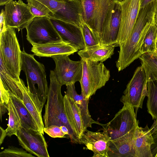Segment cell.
I'll return each instance as SVG.
<instances>
[{
	"mask_svg": "<svg viewBox=\"0 0 157 157\" xmlns=\"http://www.w3.org/2000/svg\"><path fill=\"white\" fill-rule=\"evenodd\" d=\"M157 0L140 8L131 34L127 40L120 45L118 58L116 62L118 71H122L142 55L140 49L151 26L155 24Z\"/></svg>",
	"mask_w": 157,
	"mask_h": 157,
	"instance_id": "6da1fadb",
	"label": "cell"
},
{
	"mask_svg": "<svg viewBox=\"0 0 157 157\" xmlns=\"http://www.w3.org/2000/svg\"><path fill=\"white\" fill-rule=\"evenodd\" d=\"M50 84L47 102L43 116L44 127L52 125L65 126L69 130L71 141L80 144V139L71 124L67 116L64 105V96L61 93L62 85L56 78L53 70L50 71Z\"/></svg>",
	"mask_w": 157,
	"mask_h": 157,
	"instance_id": "7a4b0ae2",
	"label": "cell"
},
{
	"mask_svg": "<svg viewBox=\"0 0 157 157\" xmlns=\"http://www.w3.org/2000/svg\"><path fill=\"white\" fill-rule=\"evenodd\" d=\"M33 54L21 52V70L26 76L28 90L42 112L47 98L48 88L44 65L35 59Z\"/></svg>",
	"mask_w": 157,
	"mask_h": 157,
	"instance_id": "3957f363",
	"label": "cell"
},
{
	"mask_svg": "<svg viewBox=\"0 0 157 157\" xmlns=\"http://www.w3.org/2000/svg\"><path fill=\"white\" fill-rule=\"evenodd\" d=\"M0 58L11 76L20 81L21 52L15 28L7 27L0 32Z\"/></svg>",
	"mask_w": 157,
	"mask_h": 157,
	"instance_id": "277c9868",
	"label": "cell"
},
{
	"mask_svg": "<svg viewBox=\"0 0 157 157\" xmlns=\"http://www.w3.org/2000/svg\"><path fill=\"white\" fill-rule=\"evenodd\" d=\"M82 71L79 82L85 97L90 99L97 90L104 86L110 77L109 71L102 62L81 59Z\"/></svg>",
	"mask_w": 157,
	"mask_h": 157,
	"instance_id": "5b68a950",
	"label": "cell"
},
{
	"mask_svg": "<svg viewBox=\"0 0 157 157\" xmlns=\"http://www.w3.org/2000/svg\"><path fill=\"white\" fill-rule=\"evenodd\" d=\"M115 0H83L81 17L100 44L104 24Z\"/></svg>",
	"mask_w": 157,
	"mask_h": 157,
	"instance_id": "8992f818",
	"label": "cell"
},
{
	"mask_svg": "<svg viewBox=\"0 0 157 157\" xmlns=\"http://www.w3.org/2000/svg\"><path fill=\"white\" fill-rule=\"evenodd\" d=\"M49 18L62 20L79 27L82 24V3L79 0H35Z\"/></svg>",
	"mask_w": 157,
	"mask_h": 157,
	"instance_id": "52a82bcc",
	"label": "cell"
},
{
	"mask_svg": "<svg viewBox=\"0 0 157 157\" xmlns=\"http://www.w3.org/2000/svg\"><path fill=\"white\" fill-rule=\"evenodd\" d=\"M26 29L27 39L32 46L63 41L50 18L46 17H34Z\"/></svg>",
	"mask_w": 157,
	"mask_h": 157,
	"instance_id": "ba28073f",
	"label": "cell"
},
{
	"mask_svg": "<svg viewBox=\"0 0 157 157\" xmlns=\"http://www.w3.org/2000/svg\"><path fill=\"white\" fill-rule=\"evenodd\" d=\"M147 83L145 71L141 65L135 70L121 99L123 104L135 108L136 114L138 108H142L144 99L147 96Z\"/></svg>",
	"mask_w": 157,
	"mask_h": 157,
	"instance_id": "9c48e42d",
	"label": "cell"
},
{
	"mask_svg": "<svg viewBox=\"0 0 157 157\" xmlns=\"http://www.w3.org/2000/svg\"><path fill=\"white\" fill-rule=\"evenodd\" d=\"M138 121L134 108L128 104H124L122 108L113 119L102 126L111 140L117 139L134 128Z\"/></svg>",
	"mask_w": 157,
	"mask_h": 157,
	"instance_id": "30bf717a",
	"label": "cell"
},
{
	"mask_svg": "<svg viewBox=\"0 0 157 157\" xmlns=\"http://www.w3.org/2000/svg\"><path fill=\"white\" fill-rule=\"evenodd\" d=\"M68 54L54 56L52 58L56 67L53 71L56 77L62 86H66L72 83L80 82L82 77V65L81 60H71Z\"/></svg>",
	"mask_w": 157,
	"mask_h": 157,
	"instance_id": "8fae6325",
	"label": "cell"
},
{
	"mask_svg": "<svg viewBox=\"0 0 157 157\" xmlns=\"http://www.w3.org/2000/svg\"><path fill=\"white\" fill-rule=\"evenodd\" d=\"M5 26L17 28L18 31L26 28L35 17L27 4L22 0H10L5 6Z\"/></svg>",
	"mask_w": 157,
	"mask_h": 157,
	"instance_id": "7c38bea8",
	"label": "cell"
},
{
	"mask_svg": "<svg viewBox=\"0 0 157 157\" xmlns=\"http://www.w3.org/2000/svg\"><path fill=\"white\" fill-rule=\"evenodd\" d=\"M121 21L117 44L125 42L130 36L140 8V0H125L121 3Z\"/></svg>",
	"mask_w": 157,
	"mask_h": 157,
	"instance_id": "4fadbf2b",
	"label": "cell"
},
{
	"mask_svg": "<svg viewBox=\"0 0 157 157\" xmlns=\"http://www.w3.org/2000/svg\"><path fill=\"white\" fill-rule=\"evenodd\" d=\"M43 135L39 131L22 127L17 132L19 144L29 153L38 157H49L47 145Z\"/></svg>",
	"mask_w": 157,
	"mask_h": 157,
	"instance_id": "5bb4252c",
	"label": "cell"
},
{
	"mask_svg": "<svg viewBox=\"0 0 157 157\" xmlns=\"http://www.w3.org/2000/svg\"><path fill=\"white\" fill-rule=\"evenodd\" d=\"M121 12V3L114 0L110 7L104 24L100 45L117 44Z\"/></svg>",
	"mask_w": 157,
	"mask_h": 157,
	"instance_id": "9a60e30c",
	"label": "cell"
},
{
	"mask_svg": "<svg viewBox=\"0 0 157 157\" xmlns=\"http://www.w3.org/2000/svg\"><path fill=\"white\" fill-rule=\"evenodd\" d=\"M49 18L63 41L70 44L78 50L85 48L82 32L79 27L62 20Z\"/></svg>",
	"mask_w": 157,
	"mask_h": 157,
	"instance_id": "2e32d148",
	"label": "cell"
},
{
	"mask_svg": "<svg viewBox=\"0 0 157 157\" xmlns=\"http://www.w3.org/2000/svg\"><path fill=\"white\" fill-rule=\"evenodd\" d=\"M111 140L106 132H93L87 130L80 139V144H84L94 153L93 157H108V152Z\"/></svg>",
	"mask_w": 157,
	"mask_h": 157,
	"instance_id": "e0dca14e",
	"label": "cell"
},
{
	"mask_svg": "<svg viewBox=\"0 0 157 157\" xmlns=\"http://www.w3.org/2000/svg\"><path fill=\"white\" fill-rule=\"evenodd\" d=\"M133 143L135 157H152L151 146L155 142L147 125L143 128L139 126L138 122L135 129Z\"/></svg>",
	"mask_w": 157,
	"mask_h": 157,
	"instance_id": "ac0fdd59",
	"label": "cell"
},
{
	"mask_svg": "<svg viewBox=\"0 0 157 157\" xmlns=\"http://www.w3.org/2000/svg\"><path fill=\"white\" fill-rule=\"evenodd\" d=\"M135 128L124 135L111 140L108 157H135L133 143Z\"/></svg>",
	"mask_w": 157,
	"mask_h": 157,
	"instance_id": "d6986e66",
	"label": "cell"
},
{
	"mask_svg": "<svg viewBox=\"0 0 157 157\" xmlns=\"http://www.w3.org/2000/svg\"><path fill=\"white\" fill-rule=\"evenodd\" d=\"M78 50L76 48L70 44L63 41L33 45L31 49V51L37 56L50 57L62 54L70 55Z\"/></svg>",
	"mask_w": 157,
	"mask_h": 157,
	"instance_id": "ffe728a7",
	"label": "cell"
},
{
	"mask_svg": "<svg viewBox=\"0 0 157 157\" xmlns=\"http://www.w3.org/2000/svg\"><path fill=\"white\" fill-rule=\"evenodd\" d=\"M75 83H72L66 86L67 90L65 94L73 99L76 104L81 115L84 126L86 129L91 128L93 124H100V123L93 120L91 117L89 111L88 106L89 99L86 98L83 93L78 94L75 89Z\"/></svg>",
	"mask_w": 157,
	"mask_h": 157,
	"instance_id": "44dd1931",
	"label": "cell"
},
{
	"mask_svg": "<svg viewBox=\"0 0 157 157\" xmlns=\"http://www.w3.org/2000/svg\"><path fill=\"white\" fill-rule=\"evenodd\" d=\"M117 46H118L117 44H99L80 50L78 54L81 59L103 62L111 57L114 53L115 47Z\"/></svg>",
	"mask_w": 157,
	"mask_h": 157,
	"instance_id": "7402d4cb",
	"label": "cell"
},
{
	"mask_svg": "<svg viewBox=\"0 0 157 157\" xmlns=\"http://www.w3.org/2000/svg\"><path fill=\"white\" fill-rule=\"evenodd\" d=\"M64 101L67 116L80 139L87 129H86L84 126L79 112L74 100L65 94Z\"/></svg>",
	"mask_w": 157,
	"mask_h": 157,
	"instance_id": "603a6c76",
	"label": "cell"
},
{
	"mask_svg": "<svg viewBox=\"0 0 157 157\" xmlns=\"http://www.w3.org/2000/svg\"><path fill=\"white\" fill-rule=\"evenodd\" d=\"M16 82L22 92V101L34 119L39 131L44 135V124L42 118V112L34 101L23 81L21 79L20 81Z\"/></svg>",
	"mask_w": 157,
	"mask_h": 157,
	"instance_id": "cb8c5ba5",
	"label": "cell"
},
{
	"mask_svg": "<svg viewBox=\"0 0 157 157\" xmlns=\"http://www.w3.org/2000/svg\"><path fill=\"white\" fill-rule=\"evenodd\" d=\"M8 114L9 121L7 128L4 130L0 127V145L3 143L6 136L10 137L13 135H15L17 136L18 131L22 127L20 118L10 98L9 104Z\"/></svg>",
	"mask_w": 157,
	"mask_h": 157,
	"instance_id": "d4e9b609",
	"label": "cell"
},
{
	"mask_svg": "<svg viewBox=\"0 0 157 157\" xmlns=\"http://www.w3.org/2000/svg\"><path fill=\"white\" fill-rule=\"evenodd\" d=\"M9 94L10 98L20 118L22 127L26 129H31L39 131L34 119L26 107L23 101L15 96Z\"/></svg>",
	"mask_w": 157,
	"mask_h": 157,
	"instance_id": "484cf974",
	"label": "cell"
},
{
	"mask_svg": "<svg viewBox=\"0 0 157 157\" xmlns=\"http://www.w3.org/2000/svg\"><path fill=\"white\" fill-rule=\"evenodd\" d=\"M145 73L147 81L157 80V55L147 52L139 58Z\"/></svg>",
	"mask_w": 157,
	"mask_h": 157,
	"instance_id": "4316f807",
	"label": "cell"
},
{
	"mask_svg": "<svg viewBox=\"0 0 157 157\" xmlns=\"http://www.w3.org/2000/svg\"><path fill=\"white\" fill-rule=\"evenodd\" d=\"M0 79L9 94L22 101V94L16 82L11 76L0 58Z\"/></svg>",
	"mask_w": 157,
	"mask_h": 157,
	"instance_id": "83f0119b",
	"label": "cell"
},
{
	"mask_svg": "<svg viewBox=\"0 0 157 157\" xmlns=\"http://www.w3.org/2000/svg\"><path fill=\"white\" fill-rule=\"evenodd\" d=\"M147 111L153 119H157V80L148 81L147 83Z\"/></svg>",
	"mask_w": 157,
	"mask_h": 157,
	"instance_id": "f1b7e54d",
	"label": "cell"
},
{
	"mask_svg": "<svg viewBox=\"0 0 157 157\" xmlns=\"http://www.w3.org/2000/svg\"><path fill=\"white\" fill-rule=\"evenodd\" d=\"M157 39V26L155 24L151 26L146 35L140 49L141 53L142 55L147 52H155Z\"/></svg>",
	"mask_w": 157,
	"mask_h": 157,
	"instance_id": "f546056e",
	"label": "cell"
},
{
	"mask_svg": "<svg viewBox=\"0 0 157 157\" xmlns=\"http://www.w3.org/2000/svg\"><path fill=\"white\" fill-rule=\"evenodd\" d=\"M0 86V115L2 121V116L6 113L8 112L10 97L8 91L5 88L1 81Z\"/></svg>",
	"mask_w": 157,
	"mask_h": 157,
	"instance_id": "4dcf8cb0",
	"label": "cell"
},
{
	"mask_svg": "<svg viewBox=\"0 0 157 157\" xmlns=\"http://www.w3.org/2000/svg\"><path fill=\"white\" fill-rule=\"evenodd\" d=\"M80 27L82 32L86 46L85 48L93 47L100 44L92 32L83 21Z\"/></svg>",
	"mask_w": 157,
	"mask_h": 157,
	"instance_id": "1f68e13d",
	"label": "cell"
},
{
	"mask_svg": "<svg viewBox=\"0 0 157 157\" xmlns=\"http://www.w3.org/2000/svg\"><path fill=\"white\" fill-rule=\"evenodd\" d=\"M35 156L28 153L22 148L10 146L0 153V157H33Z\"/></svg>",
	"mask_w": 157,
	"mask_h": 157,
	"instance_id": "d6a6232c",
	"label": "cell"
},
{
	"mask_svg": "<svg viewBox=\"0 0 157 157\" xmlns=\"http://www.w3.org/2000/svg\"><path fill=\"white\" fill-rule=\"evenodd\" d=\"M27 5L31 12L35 17H49L48 14L41 8L37 2L35 0H26Z\"/></svg>",
	"mask_w": 157,
	"mask_h": 157,
	"instance_id": "836d02e7",
	"label": "cell"
},
{
	"mask_svg": "<svg viewBox=\"0 0 157 157\" xmlns=\"http://www.w3.org/2000/svg\"><path fill=\"white\" fill-rule=\"evenodd\" d=\"M44 132L52 138H63L65 135L62 131L60 126L56 125L44 127Z\"/></svg>",
	"mask_w": 157,
	"mask_h": 157,
	"instance_id": "e575fe53",
	"label": "cell"
},
{
	"mask_svg": "<svg viewBox=\"0 0 157 157\" xmlns=\"http://www.w3.org/2000/svg\"><path fill=\"white\" fill-rule=\"evenodd\" d=\"M0 32L6 28L5 26V12L3 9H2L0 15Z\"/></svg>",
	"mask_w": 157,
	"mask_h": 157,
	"instance_id": "d590c367",
	"label": "cell"
},
{
	"mask_svg": "<svg viewBox=\"0 0 157 157\" xmlns=\"http://www.w3.org/2000/svg\"><path fill=\"white\" fill-rule=\"evenodd\" d=\"M150 129L152 135L157 137V119L154 121Z\"/></svg>",
	"mask_w": 157,
	"mask_h": 157,
	"instance_id": "8d00e7d4",
	"label": "cell"
},
{
	"mask_svg": "<svg viewBox=\"0 0 157 157\" xmlns=\"http://www.w3.org/2000/svg\"><path fill=\"white\" fill-rule=\"evenodd\" d=\"M155 0H140V8H143Z\"/></svg>",
	"mask_w": 157,
	"mask_h": 157,
	"instance_id": "74e56055",
	"label": "cell"
},
{
	"mask_svg": "<svg viewBox=\"0 0 157 157\" xmlns=\"http://www.w3.org/2000/svg\"><path fill=\"white\" fill-rule=\"evenodd\" d=\"M62 131L63 132L65 135H69V130L65 126H60Z\"/></svg>",
	"mask_w": 157,
	"mask_h": 157,
	"instance_id": "f35d334b",
	"label": "cell"
},
{
	"mask_svg": "<svg viewBox=\"0 0 157 157\" xmlns=\"http://www.w3.org/2000/svg\"><path fill=\"white\" fill-rule=\"evenodd\" d=\"M10 0H0V5L3 6L6 5Z\"/></svg>",
	"mask_w": 157,
	"mask_h": 157,
	"instance_id": "ab89813d",
	"label": "cell"
},
{
	"mask_svg": "<svg viewBox=\"0 0 157 157\" xmlns=\"http://www.w3.org/2000/svg\"><path fill=\"white\" fill-rule=\"evenodd\" d=\"M152 157H157V146L154 150V152L152 153Z\"/></svg>",
	"mask_w": 157,
	"mask_h": 157,
	"instance_id": "60d3db41",
	"label": "cell"
},
{
	"mask_svg": "<svg viewBox=\"0 0 157 157\" xmlns=\"http://www.w3.org/2000/svg\"><path fill=\"white\" fill-rule=\"evenodd\" d=\"M155 24L157 26V10L156 12L155 17Z\"/></svg>",
	"mask_w": 157,
	"mask_h": 157,
	"instance_id": "b9f144b4",
	"label": "cell"
},
{
	"mask_svg": "<svg viewBox=\"0 0 157 157\" xmlns=\"http://www.w3.org/2000/svg\"><path fill=\"white\" fill-rule=\"evenodd\" d=\"M115 1L117 2H119L120 3H121L122 2H123L125 0H115Z\"/></svg>",
	"mask_w": 157,
	"mask_h": 157,
	"instance_id": "7bdbcfd3",
	"label": "cell"
},
{
	"mask_svg": "<svg viewBox=\"0 0 157 157\" xmlns=\"http://www.w3.org/2000/svg\"><path fill=\"white\" fill-rule=\"evenodd\" d=\"M154 53L156 55H157V39L156 43V49L155 52Z\"/></svg>",
	"mask_w": 157,
	"mask_h": 157,
	"instance_id": "ee69618b",
	"label": "cell"
},
{
	"mask_svg": "<svg viewBox=\"0 0 157 157\" xmlns=\"http://www.w3.org/2000/svg\"><path fill=\"white\" fill-rule=\"evenodd\" d=\"M79 0L81 2H82L83 0Z\"/></svg>",
	"mask_w": 157,
	"mask_h": 157,
	"instance_id": "f6af8a7d",
	"label": "cell"
}]
</instances>
